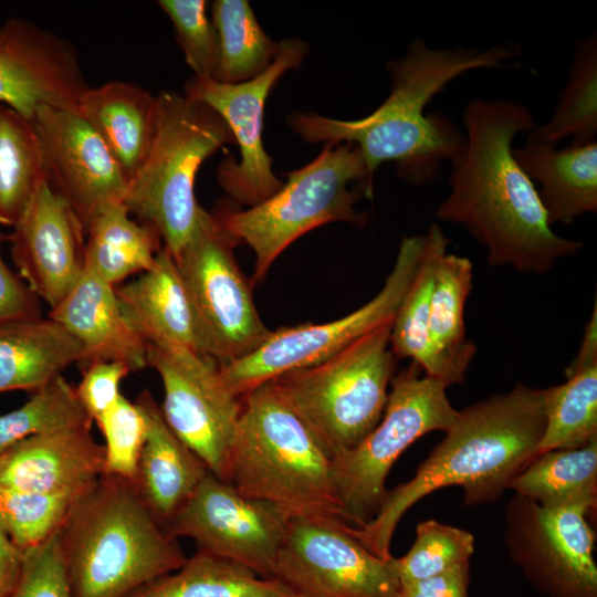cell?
Listing matches in <instances>:
<instances>
[{
    "instance_id": "obj_17",
    "label": "cell",
    "mask_w": 597,
    "mask_h": 597,
    "mask_svg": "<svg viewBox=\"0 0 597 597\" xmlns=\"http://www.w3.org/2000/svg\"><path fill=\"white\" fill-rule=\"evenodd\" d=\"M45 180L84 227L105 205L123 201L128 180L92 126L76 109L43 106L31 121Z\"/></svg>"
},
{
    "instance_id": "obj_42",
    "label": "cell",
    "mask_w": 597,
    "mask_h": 597,
    "mask_svg": "<svg viewBox=\"0 0 597 597\" xmlns=\"http://www.w3.org/2000/svg\"><path fill=\"white\" fill-rule=\"evenodd\" d=\"M130 371L122 362H98L84 367L75 391L82 407L94 422L122 395V380Z\"/></svg>"
},
{
    "instance_id": "obj_15",
    "label": "cell",
    "mask_w": 597,
    "mask_h": 597,
    "mask_svg": "<svg viewBox=\"0 0 597 597\" xmlns=\"http://www.w3.org/2000/svg\"><path fill=\"white\" fill-rule=\"evenodd\" d=\"M585 504L547 509L514 494L504 513L512 562L547 597H597L595 535Z\"/></svg>"
},
{
    "instance_id": "obj_33",
    "label": "cell",
    "mask_w": 597,
    "mask_h": 597,
    "mask_svg": "<svg viewBox=\"0 0 597 597\" xmlns=\"http://www.w3.org/2000/svg\"><path fill=\"white\" fill-rule=\"evenodd\" d=\"M44 180L32 122L0 104V224L13 227Z\"/></svg>"
},
{
    "instance_id": "obj_11",
    "label": "cell",
    "mask_w": 597,
    "mask_h": 597,
    "mask_svg": "<svg viewBox=\"0 0 597 597\" xmlns=\"http://www.w3.org/2000/svg\"><path fill=\"white\" fill-rule=\"evenodd\" d=\"M422 249L423 235L404 237L381 290L354 312L322 324L280 327L250 355L220 366L228 389L242 398L276 376L322 362L394 321L418 270Z\"/></svg>"
},
{
    "instance_id": "obj_10",
    "label": "cell",
    "mask_w": 597,
    "mask_h": 597,
    "mask_svg": "<svg viewBox=\"0 0 597 597\" xmlns=\"http://www.w3.org/2000/svg\"><path fill=\"white\" fill-rule=\"evenodd\" d=\"M237 243L200 206L189 239L174 255L220 366L250 355L272 332L261 320L251 284L234 256Z\"/></svg>"
},
{
    "instance_id": "obj_25",
    "label": "cell",
    "mask_w": 597,
    "mask_h": 597,
    "mask_svg": "<svg viewBox=\"0 0 597 597\" xmlns=\"http://www.w3.org/2000/svg\"><path fill=\"white\" fill-rule=\"evenodd\" d=\"M77 111L105 143L129 181L145 161L156 135L157 95L130 83L112 81L90 86Z\"/></svg>"
},
{
    "instance_id": "obj_19",
    "label": "cell",
    "mask_w": 597,
    "mask_h": 597,
    "mask_svg": "<svg viewBox=\"0 0 597 597\" xmlns=\"http://www.w3.org/2000/svg\"><path fill=\"white\" fill-rule=\"evenodd\" d=\"M0 104L32 121L43 106L76 109L90 87L75 49L21 18L0 28Z\"/></svg>"
},
{
    "instance_id": "obj_31",
    "label": "cell",
    "mask_w": 597,
    "mask_h": 597,
    "mask_svg": "<svg viewBox=\"0 0 597 597\" xmlns=\"http://www.w3.org/2000/svg\"><path fill=\"white\" fill-rule=\"evenodd\" d=\"M557 146L596 142L597 135V38L596 33L575 43L565 86L559 93L551 119L527 134Z\"/></svg>"
},
{
    "instance_id": "obj_28",
    "label": "cell",
    "mask_w": 597,
    "mask_h": 597,
    "mask_svg": "<svg viewBox=\"0 0 597 597\" xmlns=\"http://www.w3.org/2000/svg\"><path fill=\"white\" fill-rule=\"evenodd\" d=\"M85 230V268L113 286L149 270L161 249L158 231L133 219L123 201L102 207Z\"/></svg>"
},
{
    "instance_id": "obj_45",
    "label": "cell",
    "mask_w": 597,
    "mask_h": 597,
    "mask_svg": "<svg viewBox=\"0 0 597 597\" xmlns=\"http://www.w3.org/2000/svg\"><path fill=\"white\" fill-rule=\"evenodd\" d=\"M22 553L12 544L0 522V597H8L18 580Z\"/></svg>"
},
{
    "instance_id": "obj_4",
    "label": "cell",
    "mask_w": 597,
    "mask_h": 597,
    "mask_svg": "<svg viewBox=\"0 0 597 597\" xmlns=\"http://www.w3.org/2000/svg\"><path fill=\"white\" fill-rule=\"evenodd\" d=\"M60 540L73 597H126L187 559L134 482L106 473L75 498Z\"/></svg>"
},
{
    "instance_id": "obj_21",
    "label": "cell",
    "mask_w": 597,
    "mask_h": 597,
    "mask_svg": "<svg viewBox=\"0 0 597 597\" xmlns=\"http://www.w3.org/2000/svg\"><path fill=\"white\" fill-rule=\"evenodd\" d=\"M116 293L127 320L146 343L178 345L212 358L206 331L168 249L161 247L154 265L116 286Z\"/></svg>"
},
{
    "instance_id": "obj_36",
    "label": "cell",
    "mask_w": 597,
    "mask_h": 597,
    "mask_svg": "<svg viewBox=\"0 0 597 597\" xmlns=\"http://www.w3.org/2000/svg\"><path fill=\"white\" fill-rule=\"evenodd\" d=\"M92 423L75 387L61 375L21 407L0 416V454L23 439Z\"/></svg>"
},
{
    "instance_id": "obj_14",
    "label": "cell",
    "mask_w": 597,
    "mask_h": 597,
    "mask_svg": "<svg viewBox=\"0 0 597 597\" xmlns=\"http://www.w3.org/2000/svg\"><path fill=\"white\" fill-rule=\"evenodd\" d=\"M147 366L159 375L164 419L218 479L229 482V455L241 398L226 386L220 365L188 348L147 343Z\"/></svg>"
},
{
    "instance_id": "obj_1",
    "label": "cell",
    "mask_w": 597,
    "mask_h": 597,
    "mask_svg": "<svg viewBox=\"0 0 597 597\" xmlns=\"http://www.w3.org/2000/svg\"><path fill=\"white\" fill-rule=\"evenodd\" d=\"M462 124L464 146L450 163V192L437 218L464 227L492 266L542 274L575 255L583 242L554 232L534 184L513 156L515 137L537 125L532 111L517 101L474 98Z\"/></svg>"
},
{
    "instance_id": "obj_24",
    "label": "cell",
    "mask_w": 597,
    "mask_h": 597,
    "mask_svg": "<svg viewBox=\"0 0 597 597\" xmlns=\"http://www.w3.org/2000/svg\"><path fill=\"white\" fill-rule=\"evenodd\" d=\"M513 156L535 187L551 226L597 211V143L558 148L527 135Z\"/></svg>"
},
{
    "instance_id": "obj_43",
    "label": "cell",
    "mask_w": 597,
    "mask_h": 597,
    "mask_svg": "<svg viewBox=\"0 0 597 597\" xmlns=\"http://www.w3.org/2000/svg\"><path fill=\"white\" fill-rule=\"evenodd\" d=\"M2 240L0 232V323L42 316L40 300L4 262L1 255Z\"/></svg>"
},
{
    "instance_id": "obj_16",
    "label": "cell",
    "mask_w": 597,
    "mask_h": 597,
    "mask_svg": "<svg viewBox=\"0 0 597 597\" xmlns=\"http://www.w3.org/2000/svg\"><path fill=\"white\" fill-rule=\"evenodd\" d=\"M290 520L275 505L245 498L208 472L165 532L174 540L190 537L198 549L273 578Z\"/></svg>"
},
{
    "instance_id": "obj_27",
    "label": "cell",
    "mask_w": 597,
    "mask_h": 597,
    "mask_svg": "<svg viewBox=\"0 0 597 597\" xmlns=\"http://www.w3.org/2000/svg\"><path fill=\"white\" fill-rule=\"evenodd\" d=\"M78 342L51 317L0 323V394L36 391L74 363H81Z\"/></svg>"
},
{
    "instance_id": "obj_46",
    "label": "cell",
    "mask_w": 597,
    "mask_h": 597,
    "mask_svg": "<svg viewBox=\"0 0 597 597\" xmlns=\"http://www.w3.org/2000/svg\"><path fill=\"white\" fill-rule=\"evenodd\" d=\"M0 35H1V30H0Z\"/></svg>"
},
{
    "instance_id": "obj_22",
    "label": "cell",
    "mask_w": 597,
    "mask_h": 597,
    "mask_svg": "<svg viewBox=\"0 0 597 597\" xmlns=\"http://www.w3.org/2000/svg\"><path fill=\"white\" fill-rule=\"evenodd\" d=\"M49 317L62 325L81 345L80 365L122 362L132 371L147 366V343L127 320L116 286L85 268L66 296L50 310Z\"/></svg>"
},
{
    "instance_id": "obj_37",
    "label": "cell",
    "mask_w": 597,
    "mask_h": 597,
    "mask_svg": "<svg viewBox=\"0 0 597 597\" xmlns=\"http://www.w3.org/2000/svg\"><path fill=\"white\" fill-rule=\"evenodd\" d=\"M78 494L40 493L0 486V522L23 554L33 548L63 524Z\"/></svg>"
},
{
    "instance_id": "obj_12",
    "label": "cell",
    "mask_w": 597,
    "mask_h": 597,
    "mask_svg": "<svg viewBox=\"0 0 597 597\" xmlns=\"http://www.w3.org/2000/svg\"><path fill=\"white\" fill-rule=\"evenodd\" d=\"M273 578L295 597H399L396 557L369 552L333 517L289 521Z\"/></svg>"
},
{
    "instance_id": "obj_23",
    "label": "cell",
    "mask_w": 597,
    "mask_h": 597,
    "mask_svg": "<svg viewBox=\"0 0 597 597\" xmlns=\"http://www.w3.org/2000/svg\"><path fill=\"white\" fill-rule=\"evenodd\" d=\"M135 402L146 417L147 433L134 484L165 530L210 471L170 429L148 390Z\"/></svg>"
},
{
    "instance_id": "obj_38",
    "label": "cell",
    "mask_w": 597,
    "mask_h": 597,
    "mask_svg": "<svg viewBox=\"0 0 597 597\" xmlns=\"http://www.w3.org/2000/svg\"><path fill=\"white\" fill-rule=\"evenodd\" d=\"M474 553L473 535L462 528L427 520L418 523L409 552L396 558L400 585L441 574L469 563Z\"/></svg>"
},
{
    "instance_id": "obj_2",
    "label": "cell",
    "mask_w": 597,
    "mask_h": 597,
    "mask_svg": "<svg viewBox=\"0 0 597 597\" xmlns=\"http://www.w3.org/2000/svg\"><path fill=\"white\" fill-rule=\"evenodd\" d=\"M521 54L514 42L480 50L431 49L413 39L404 55L387 63L391 78L387 98L370 114L357 119H335L314 113H296L287 124L308 143H349L364 158L369 177L385 161H394L401 179L426 185L439 176L464 146V133L440 113H426L430 101L469 71L498 69Z\"/></svg>"
},
{
    "instance_id": "obj_8",
    "label": "cell",
    "mask_w": 597,
    "mask_h": 597,
    "mask_svg": "<svg viewBox=\"0 0 597 597\" xmlns=\"http://www.w3.org/2000/svg\"><path fill=\"white\" fill-rule=\"evenodd\" d=\"M157 105L153 145L128 181L123 202L138 221L158 231L175 255L189 239L200 208L195 196L199 168L234 139L212 108L184 93L161 92Z\"/></svg>"
},
{
    "instance_id": "obj_41",
    "label": "cell",
    "mask_w": 597,
    "mask_h": 597,
    "mask_svg": "<svg viewBox=\"0 0 597 597\" xmlns=\"http://www.w3.org/2000/svg\"><path fill=\"white\" fill-rule=\"evenodd\" d=\"M60 528L42 544L22 554L20 574L8 597H73Z\"/></svg>"
},
{
    "instance_id": "obj_30",
    "label": "cell",
    "mask_w": 597,
    "mask_h": 597,
    "mask_svg": "<svg viewBox=\"0 0 597 597\" xmlns=\"http://www.w3.org/2000/svg\"><path fill=\"white\" fill-rule=\"evenodd\" d=\"M126 597H295L275 578L202 549L177 570L160 576Z\"/></svg>"
},
{
    "instance_id": "obj_44",
    "label": "cell",
    "mask_w": 597,
    "mask_h": 597,
    "mask_svg": "<svg viewBox=\"0 0 597 597\" xmlns=\"http://www.w3.org/2000/svg\"><path fill=\"white\" fill-rule=\"evenodd\" d=\"M470 562L441 574L404 584L399 597H469Z\"/></svg>"
},
{
    "instance_id": "obj_29",
    "label": "cell",
    "mask_w": 597,
    "mask_h": 597,
    "mask_svg": "<svg viewBox=\"0 0 597 597\" xmlns=\"http://www.w3.org/2000/svg\"><path fill=\"white\" fill-rule=\"evenodd\" d=\"M507 490L543 507L597 505V438L573 449H558L535 457L510 482Z\"/></svg>"
},
{
    "instance_id": "obj_40",
    "label": "cell",
    "mask_w": 597,
    "mask_h": 597,
    "mask_svg": "<svg viewBox=\"0 0 597 597\" xmlns=\"http://www.w3.org/2000/svg\"><path fill=\"white\" fill-rule=\"evenodd\" d=\"M157 3L170 19L193 76L213 80L219 45L213 22L207 15V1L159 0Z\"/></svg>"
},
{
    "instance_id": "obj_20",
    "label": "cell",
    "mask_w": 597,
    "mask_h": 597,
    "mask_svg": "<svg viewBox=\"0 0 597 597\" xmlns=\"http://www.w3.org/2000/svg\"><path fill=\"white\" fill-rule=\"evenodd\" d=\"M91 428H66L12 444L0 454V486L80 494L105 473V447Z\"/></svg>"
},
{
    "instance_id": "obj_6",
    "label": "cell",
    "mask_w": 597,
    "mask_h": 597,
    "mask_svg": "<svg viewBox=\"0 0 597 597\" xmlns=\"http://www.w3.org/2000/svg\"><path fill=\"white\" fill-rule=\"evenodd\" d=\"M392 321L316 364L269 383L329 459L355 448L380 421L396 356Z\"/></svg>"
},
{
    "instance_id": "obj_39",
    "label": "cell",
    "mask_w": 597,
    "mask_h": 597,
    "mask_svg": "<svg viewBox=\"0 0 597 597\" xmlns=\"http://www.w3.org/2000/svg\"><path fill=\"white\" fill-rule=\"evenodd\" d=\"M95 422L105 438V473L134 482L147 433L142 408L122 394Z\"/></svg>"
},
{
    "instance_id": "obj_18",
    "label": "cell",
    "mask_w": 597,
    "mask_h": 597,
    "mask_svg": "<svg viewBox=\"0 0 597 597\" xmlns=\"http://www.w3.org/2000/svg\"><path fill=\"white\" fill-rule=\"evenodd\" d=\"M12 228L8 240L17 273L39 300L56 306L85 270L82 220L44 180Z\"/></svg>"
},
{
    "instance_id": "obj_34",
    "label": "cell",
    "mask_w": 597,
    "mask_h": 597,
    "mask_svg": "<svg viewBox=\"0 0 597 597\" xmlns=\"http://www.w3.org/2000/svg\"><path fill=\"white\" fill-rule=\"evenodd\" d=\"M449 239L432 223L423 234L421 260L395 315L390 332V346L398 358H408L427 375L431 368L428 325L436 270L441 256L448 252Z\"/></svg>"
},
{
    "instance_id": "obj_5",
    "label": "cell",
    "mask_w": 597,
    "mask_h": 597,
    "mask_svg": "<svg viewBox=\"0 0 597 597\" xmlns=\"http://www.w3.org/2000/svg\"><path fill=\"white\" fill-rule=\"evenodd\" d=\"M229 455V483L290 519L343 520L331 459L268 381L241 398Z\"/></svg>"
},
{
    "instance_id": "obj_35",
    "label": "cell",
    "mask_w": 597,
    "mask_h": 597,
    "mask_svg": "<svg viewBox=\"0 0 597 597\" xmlns=\"http://www.w3.org/2000/svg\"><path fill=\"white\" fill-rule=\"evenodd\" d=\"M565 376L564 384L547 388L546 423L537 455L579 448L597 438V362L565 368Z\"/></svg>"
},
{
    "instance_id": "obj_7",
    "label": "cell",
    "mask_w": 597,
    "mask_h": 597,
    "mask_svg": "<svg viewBox=\"0 0 597 597\" xmlns=\"http://www.w3.org/2000/svg\"><path fill=\"white\" fill-rule=\"evenodd\" d=\"M282 187L263 202L243 210L213 214L238 243L254 253L253 281L261 282L281 253L308 231L331 222L363 227L366 216L355 209L358 191L373 196L359 148L349 143H325L318 156L286 174Z\"/></svg>"
},
{
    "instance_id": "obj_26",
    "label": "cell",
    "mask_w": 597,
    "mask_h": 597,
    "mask_svg": "<svg viewBox=\"0 0 597 597\" xmlns=\"http://www.w3.org/2000/svg\"><path fill=\"white\" fill-rule=\"evenodd\" d=\"M472 262L446 252L436 270L428 336L431 368L426 375L447 388L462 384L478 349L468 338L464 307L472 287Z\"/></svg>"
},
{
    "instance_id": "obj_3",
    "label": "cell",
    "mask_w": 597,
    "mask_h": 597,
    "mask_svg": "<svg viewBox=\"0 0 597 597\" xmlns=\"http://www.w3.org/2000/svg\"><path fill=\"white\" fill-rule=\"evenodd\" d=\"M547 388L522 383L458 411L444 438L415 475L388 491L377 514L350 534L374 555L389 558L404 514L421 499L461 486L468 505L498 501L512 479L537 455L546 423Z\"/></svg>"
},
{
    "instance_id": "obj_9",
    "label": "cell",
    "mask_w": 597,
    "mask_h": 597,
    "mask_svg": "<svg viewBox=\"0 0 597 597\" xmlns=\"http://www.w3.org/2000/svg\"><path fill=\"white\" fill-rule=\"evenodd\" d=\"M413 362L394 376L377 426L353 449L331 459L332 479L343 520L360 527L384 504L386 479L394 463L420 437L447 431L458 416L447 387Z\"/></svg>"
},
{
    "instance_id": "obj_32",
    "label": "cell",
    "mask_w": 597,
    "mask_h": 597,
    "mask_svg": "<svg viewBox=\"0 0 597 597\" xmlns=\"http://www.w3.org/2000/svg\"><path fill=\"white\" fill-rule=\"evenodd\" d=\"M219 57L214 81L227 84L252 80L274 62L279 42L261 28L245 0H216L211 4Z\"/></svg>"
},
{
    "instance_id": "obj_13",
    "label": "cell",
    "mask_w": 597,
    "mask_h": 597,
    "mask_svg": "<svg viewBox=\"0 0 597 597\" xmlns=\"http://www.w3.org/2000/svg\"><path fill=\"white\" fill-rule=\"evenodd\" d=\"M308 52L297 38L279 42L274 62L261 75L237 84L192 76L184 95L212 108L228 125L241 158L226 157L217 169L219 186L230 199L247 208L256 206L283 185L272 169V158L263 144L266 98L275 83L290 70L298 67Z\"/></svg>"
}]
</instances>
